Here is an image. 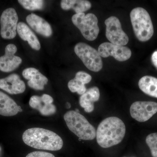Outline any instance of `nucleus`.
Segmentation results:
<instances>
[{
  "label": "nucleus",
  "mask_w": 157,
  "mask_h": 157,
  "mask_svg": "<svg viewBox=\"0 0 157 157\" xmlns=\"http://www.w3.org/2000/svg\"><path fill=\"white\" fill-rule=\"evenodd\" d=\"M125 133V125L121 120L115 117H107L98 126L96 132L97 142L103 148H109L120 143Z\"/></svg>",
  "instance_id": "1"
},
{
  "label": "nucleus",
  "mask_w": 157,
  "mask_h": 157,
  "mask_svg": "<svg viewBox=\"0 0 157 157\" xmlns=\"http://www.w3.org/2000/svg\"><path fill=\"white\" fill-rule=\"evenodd\" d=\"M22 139L26 144L33 148L52 151L59 150L63 144L57 134L42 128L27 129L23 134Z\"/></svg>",
  "instance_id": "2"
},
{
  "label": "nucleus",
  "mask_w": 157,
  "mask_h": 157,
  "mask_svg": "<svg viewBox=\"0 0 157 157\" xmlns=\"http://www.w3.org/2000/svg\"><path fill=\"white\" fill-rule=\"evenodd\" d=\"M130 18L135 36L139 41L145 42L151 39L154 33L153 25L145 9L137 7L132 9Z\"/></svg>",
  "instance_id": "3"
},
{
  "label": "nucleus",
  "mask_w": 157,
  "mask_h": 157,
  "mask_svg": "<svg viewBox=\"0 0 157 157\" xmlns=\"http://www.w3.org/2000/svg\"><path fill=\"white\" fill-rule=\"evenodd\" d=\"M64 119L69 130L82 140H92L96 137L94 127L77 111H68L64 115Z\"/></svg>",
  "instance_id": "4"
},
{
  "label": "nucleus",
  "mask_w": 157,
  "mask_h": 157,
  "mask_svg": "<svg viewBox=\"0 0 157 157\" xmlns=\"http://www.w3.org/2000/svg\"><path fill=\"white\" fill-rule=\"evenodd\" d=\"M72 21L81 32L84 38L89 41H94L98 38L100 29L97 16L92 13H84L74 14Z\"/></svg>",
  "instance_id": "5"
},
{
  "label": "nucleus",
  "mask_w": 157,
  "mask_h": 157,
  "mask_svg": "<svg viewBox=\"0 0 157 157\" xmlns=\"http://www.w3.org/2000/svg\"><path fill=\"white\" fill-rule=\"evenodd\" d=\"M74 51L88 69L98 72L103 68V62L98 51L83 42L77 43Z\"/></svg>",
  "instance_id": "6"
},
{
  "label": "nucleus",
  "mask_w": 157,
  "mask_h": 157,
  "mask_svg": "<svg viewBox=\"0 0 157 157\" xmlns=\"http://www.w3.org/2000/svg\"><path fill=\"white\" fill-rule=\"evenodd\" d=\"M106 36L110 43L124 46L129 42V38L121 27L119 19L115 16H110L105 20Z\"/></svg>",
  "instance_id": "7"
},
{
  "label": "nucleus",
  "mask_w": 157,
  "mask_h": 157,
  "mask_svg": "<svg viewBox=\"0 0 157 157\" xmlns=\"http://www.w3.org/2000/svg\"><path fill=\"white\" fill-rule=\"evenodd\" d=\"M18 16L15 9L9 8L2 13L0 18L1 35L3 39H12L17 34Z\"/></svg>",
  "instance_id": "8"
},
{
  "label": "nucleus",
  "mask_w": 157,
  "mask_h": 157,
  "mask_svg": "<svg viewBox=\"0 0 157 157\" xmlns=\"http://www.w3.org/2000/svg\"><path fill=\"white\" fill-rule=\"evenodd\" d=\"M130 114L140 122L149 120L157 112V103L152 101H136L131 105Z\"/></svg>",
  "instance_id": "9"
},
{
  "label": "nucleus",
  "mask_w": 157,
  "mask_h": 157,
  "mask_svg": "<svg viewBox=\"0 0 157 157\" xmlns=\"http://www.w3.org/2000/svg\"><path fill=\"white\" fill-rule=\"evenodd\" d=\"M98 52L101 57L107 58L111 56L120 62L128 60L132 56L131 49L126 46L104 42L99 45Z\"/></svg>",
  "instance_id": "10"
},
{
  "label": "nucleus",
  "mask_w": 157,
  "mask_h": 157,
  "mask_svg": "<svg viewBox=\"0 0 157 157\" xmlns=\"http://www.w3.org/2000/svg\"><path fill=\"white\" fill-rule=\"evenodd\" d=\"M16 45L9 44L6 46L5 54L0 57V70L2 72L9 73L16 70L22 63V59L14 55L17 52Z\"/></svg>",
  "instance_id": "11"
},
{
  "label": "nucleus",
  "mask_w": 157,
  "mask_h": 157,
  "mask_svg": "<svg viewBox=\"0 0 157 157\" xmlns=\"http://www.w3.org/2000/svg\"><path fill=\"white\" fill-rule=\"evenodd\" d=\"M53 99L51 96L44 94L42 96L31 97L29 104L32 108L36 109L42 115L48 116L56 112V107L52 103Z\"/></svg>",
  "instance_id": "12"
},
{
  "label": "nucleus",
  "mask_w": 157,
  "mask_h": 157,
  "mask_svg": "<svg viewBox=\"0 0 157 157\" xmlns=\"http://www.w3.org/2000/svg\"><path fill=\"white\" fill-rule=\"evenodd\" d=\"M0 89L11 94H18L24 92L26 86L19 75L13 73L0 79Z\"/></svg>",
  "instance_id": "13"
},
{
  "label": "nucleus",
  "mask_w": 157,
  "mask_h": 157,
  "mask_svg": "<svg viewBox=\"0 0 157 157\" xmlns=\"http://www.w3.org/2000/svg\"><path fill=\"white\" fill-rule=\"evenodd\" d=\"M24 78L29 80L28 85L33 89L42 90L47 84L48 79L35 68H28L23 71Z\"/></svg>",
  "instance_id": "14"
},
{
  "label": "nucleus",
  "mask_w": 157,
  "mask_h": 157,
  "mask_svg": "<svg viewBox=\"0 0 157 157\" xmlns=\"http://www.w3.org/2000/svg\"><path fill=\"white\" fill-rule=\"evenodd\" d=\"M26 20L29 25L38 34L46 37L52 35V29L50 24L39 15L32 13L27 16Z\"/></svg>",
  "instance_id": "15"
},
{
  "label": "nucleus",
  "mask_w": 157,
  "mask_h": 157,
  "mask_svg": "<svg viewBox=\"0 0 157 157\" xmlns=\"http://www.w3.org/2000/svg\"><path fill=\"white\" fill-rule=\"evenodd\" d=\"M92 77L90 74L83 71L76 73L75 78L71 79L68 83V86L72 93H77L78 94H83L86 91L85 85L91 81Z\"/></svg>",
  "instance_id": "16"
},
{
  "label": "nucleus",
  "mask_w": 157,
  "mask_h": 157,
  "mask_svg": "<svg viewBox=\"0 0 157 157\" xmlns=\"http://www.w3.org/2000/svg\"><path fill=\"white\" fill-rule=\"evenodd\" d=\"M100 92L99 88L94 86L86 90L83 94L79 98V103L80 106L84 108L85 111L91 113L94 109V103L100 99Z\"/></svg>",
  "instance_id": "17"
},
{
  "label": "nucleus",
  "mask_w": 157,
  "mask_h": 157,
  "mask_svg": "<svg viewBox=\"0 0 157 157\" xmlns=\"http://www.w3.org/2000/svg\"><path fill=\"white\" fill-rule=\"evenodd\" d=\"M20 111V107L14 100L0 91V115L5 117L14 116Z\"/></svg>",
  "instance_id": "18"
},
{
  "label": "nucleus",
  "mask_w": 157,
  "mask_h": 157,
  "mask_svg": "<svg viewBox=\"0 0 157 157\" xmlns=\"http://www.w3.org/2000/svg\"><path fill=\"white\" fill-rule=\"evenodd\" d=\"M17 31L20 37L24 41L28 42L31 48L34 50H40L41 45L39 39L25 23L22 22L18 23Z\"/></svg>",
  "instance_id": "19"
},
{
  "label": "nucleus",
  "mask_w": 157,
  "mask_h": 157,
  "mask_svg": "<svg viewBox=\"0 0 157 157\" xmlns=\"http://www.w3.org/2000/svg\"><path fill=\"white\" fill-rule=\"evenodd\" d=\"M61 7L66 11L73 9L78 14L89 10L92 5L89 1L86 0H63L61 2Z\"/></svg>",
  "instance_id": "20"
},
{
  "label": "nucleus",
  "mask_w": 157,
  "mask_h": 157,
  "mask_svg": "<svg viewBox=\"0 0 157 157\" xmlns=\"http://www.w3.org/2000/svg\"><path fill=\"white\" fill-rule=\"evenodd\" d=\"M138 86L144 94L157 98V78L150 76H143L139 80Z\"/></svg>",
  "instance_id": "21"
},
{
  "label": "nucleus",
  "mask_w": 157,
  "mask_h": 157,
  "mask_svg": "<svg viewBox=\"0 0 157 157\" xmlns=\"http://www.w3.org/2000/svg\"><path fill=\"white\" fill-rule=\"evenodd\" d=\"M18 3L26 10L30 11L41 10L44 6L42 0H18Z\"/></svg>",
  "instance_id": "22"
},
{
  "label": "nucleus",
  "mask_w": 157,
  "mask_h": 157,
  "mask_svg": "<svg viewBox=\"0 0 157 157\" xmlns=\"http://www.w3.org/2000/svg\"><path fill=\"white\" fill-rule=\"evenodd\" d=\"M146 142L148 145L152 157H157V133L149 135L146 138Z\"/></svg>",
  "instance_id": "23"
},
{
  "label": "nucleus",
  "mask_w": 157,
  "mask_h": 157,
  "mask_svg": "<svg viewBox=\"0 0 157 157\" xmlns=\"http://www.w3.org/2000/svg\"><path fill=\"white\" fill-rule=\"evenodd\" d=\"M26 157H55L52 154L44 151H34L30 153Z\"/></svg>",
  "instance_id": "24"
},
{
  "label": "nucleus",
  "mask_w": 157,
  "mask_h": 157,
  "mask_svg": "<svg viewBox=\"0 0 157 157\" xmlns=\"http://www.w3.org/2000/svg\"><path fill=\"white\" fill-rule=\"evenodd\" d=\"M151 60L153 64L157 69V50L155 51L152 54Z\"/></svg>",
  "instance_id": "25"
},
{
  "label": "nucleus",
  "mask_w": 157,
  "mask_h": 157,
  "mask_svg": "<svg viewBox=\"0 0 157 157\" xmlns=\"http://www.w3.org/2000/svg\"><path fill=\"white\" fill-rule=\"evenodd\" d=\"M70 107H71V105H70V103H69V102H67V109H69Z\"/></svg>",
  "instance_id": "26"
},
{
  "label": "nucleus",
  "mask_w": 157,
  "mask_h": 157,
  "mask_svg": "<svg viewBox=\"0 0 157 157\" xmlns=\"http://www.w3.org/2000/svg\"></svg>",
  "instance_id": "27"
}]
</instances>
